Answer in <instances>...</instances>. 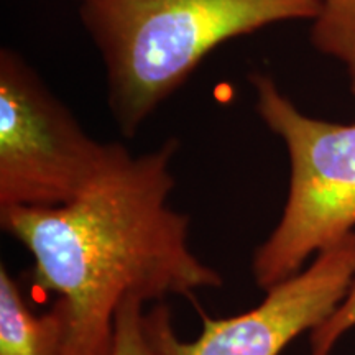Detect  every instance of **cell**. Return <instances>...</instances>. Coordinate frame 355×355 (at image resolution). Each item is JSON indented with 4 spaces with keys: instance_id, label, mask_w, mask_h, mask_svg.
<instances>
[{
    "instance_id": "cell-2",
    "label": "cell",
    "mask_w": 355,
    "mask_h": 355,
    "mask_svg": "<svg viewBox=\"0 0 355 355\" xmlns=\"http://www.w3.org/2000/svg\"><path fill=\"white\" fill-rule=\"evenodd\" d=\"M99 51L115 123L133 137L230 40L313 20L319 0H73Z\"/></svg>"
},
{
    "instance_id": "cell-4",
    "label": "cell",
    "mask_w": 355,
    "mask_h": 355,
    "mask_svg": "<svg viewBox=\"0 0 355 355\" xmlns=\"http://www.w3.org/2000/svg\"><path fill=\"white\" fill-rule=\"evenodd\" d=\"M125 152L92 139L19 51L0 50V211L74 201Z\"/></svg>"
},
{
    "instance_id": "cell-3",
    "label": "cell",
    "mask_w": 355,
    "mask_h": 355,
    "mask_svg": "<svg viewBox=\"0 0 355 355\" xmlns=\"http://www.w3.org/2000/svg\"><path fill=\"white\" fill-rule=\"evenodd\" d=\"M250 83L257 114L285 144L291 168L282 217L252 260L255 283L268 291L355 232V123L304 114L268 74Z\"/></svg>"
},
{
    "instance_id": "cell-6",
    "label": "cell",
    "mask_w": 355,
    "mask_h": 355,
    "mask_svg": "<svg viewBox=\"0 0 355 355\" xmlns=\"http://www.w3.org/2000/svg\"><path fill=\"white\" fill-rule=\"evenodd\" d=\"M68 316L60 300L44 314L28 308L6 265L0 266V355H63Z\"/></svg>"
},
{
    "instance_id": "cell-1",
    "label": "cell",
    "mask_w": 355,
    "mask_h": 355,
    "mask_svg": "<svg viewBox=\"0 0 355 355\" xmlns=\"http://www.w3.org/2000/svg\"><path fill=\"white\" fill-rule=\"evenodd\" d=\"M170 139L123 153L86 193L56 207L0 211V224L33 259L35 285L64 304L63 355H112L115 314L130 296L162 301L222 286L189 245V217L171 206Z\"/></svg>"
},
{
    "instance_id": "cell-5",
    "label": "cell",
    "mask_w": 355,
    "mask_h": 355,
    "mask_svg": "<svg viewBox=\"0 0 355 355\" xmlns=\"http://www.w3.org/2000/svg\"><path fill=\"white\" fill-rule=\"evenodd\" d=\"M355 273V232L314 257L295 277L270 288L261 303L230 318L202 314L194 340L176 336L170 309L145 314L159 355H279L303 332L326 321L347 295Z\"/></svg>"
},
{
    "instance_id": "cell-9",
    "label": "cell",
    "mask_w": 355,
    "mask_h": 355,
    "mask_svg": "<svg viewBox=\"0 0 355 355\" xmlns=\"http://www.w3.org/2000/svg\"><path fill=\"white\" fill-rule=\"evenodd\" d=\"M355 327V273L347 295L321 326L311 331V355H331L344 334Z\"/></svg>"
},
{
    "instance_id": "cell-8",
    "label": "cell",
    "mask_w": 355,
    "mask_h": 355,
    "mask_svg": "<svg viewBox=\"0 0 355 355\" xmlns=\"http://www.w3.org/2000/svg\"><path fill=\"white\" fill-rule=\"evenodd\" d=\"M144 304L130 296L117 309L112 355H159L146 327Z\"/></svg>"
},
{
    "instance_id": "cell-7",
    "label": "cell",
    "mask_w": 355,
    "mask_h": 355,
    "mask_svg": "<svg viewBox=\"0 0 355 355\" xmlns=\"http://www.w3.org/2000/svg\"><path fill=\"white\" fill-rule=\"evenodd\" d=\"M309 37L321 55L343 64L355 96V0H319Z\"/></svg>"
}]
</instances>
